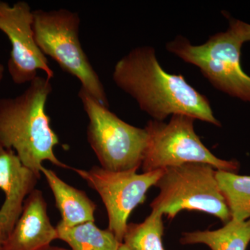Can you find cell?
<instances>
[{"instance_id": "6da1fadb", "label": "cell", "mask_w": 250, "mask_h": 250, "mask_svg": "<svg viewBox=\"0 0 250 250\" xmlns=\"http://www.w3.org/2000/svg\"><path fill=\"white\" fill-rule=\"evenodd\" d=\"M117 86L134 98L143 111L154 121H164L176 114L191 116L216 126L209 101L181 75L166 72L150 46L135 47L115 65Z\"/></svg>"}, {"instance_id": "7a4b0ae2", "label": "cell", "mask_w": 250, "mask_h": 250, "mask_svg": "<svg viewBox=\"0 0 250 250\" xmlns=\"http://www.w3.org/2000/svg\"><path fill=\"white\" fill-rule=\"evenodd\" d=\"M52 92L50 80L38 76L21 95L0 99V143L13 149L22 164L40 178L43 161L71 168L54 153L59 139L45 109Z\"/></svg>"}, {"instance_id": "3957f363", "label": "cell", "mask_w": 250, "mask_h": 250, "mask_svg": "<svg viewBox=\"0 0 250 250\" xmlns=\"http://www.w3.org/2000/svg\"><path fill=\"white\" fill-rule=\"evenodd\" d=\"M250 41V24L233 19L228 30L210 36L202 45H192L178 36L167 42L166 49L198 67L215 88L250 103V77L241 65L242 45Z\"/></svg>"}, {"instance_id": "277c9868", "label": "cell", "mask_w": 250, "mask_h": 250, "mask_svg": "<svg viewBox=\"0 0 250 250\" xmlns=\"http://www.w3.org/2000/svg\"><path fill=\"white\" fill-rule=\"evenodd\" d=\"M33 15L34 39L42 54L78 79L82 89L109 107L103 83L81 45L78 13L66 9H37L33 11Z\"/></svg>"}, {"instance_id": "5b68a950", "label": "cell", "mask_w": 250, "mask_h": 250, "mask_svg": "<svg viewBox=\"0 0 250 250\" xmlns=\"http://www.w3.org/2000/svg\"><path fill=\"white\" fill-rule=\"evenodd\" d=\"M216 170L208 164L187 163L164 169L155 187L159 193L151 203L152 210L172 220L182 210H197L220 219H232L220 191Z\"/></svg>"}, {"instance_id": "8992f818", "label": "cell", "mask_w": 250, "mask_h": 250, "mask_svg": "<svg viewBox=\"0 0 250 250\" xmlns=\"http://www.w3.org/2000/svg\"><path fill=\"white\" fill-rule=\"evenodd\" d=\"M78 96L88 118L87 140L100 167L114 172L137 171L147 145L145 128L125 123L82 88Z\"/></svg>"}, {"instance_id": "52a82bcc", "label": "cell", "mask_w": 250, "mask_h": 250, "mask_svg": "<svg viewBox=\"0 0 250 250\" xmlns=\"http://www.w3.org/2000/svg\"><path fill=\"white\" fill-rule=\"evenodd\" d=\"M195 118L173 115L168 123L151 120L146 125L148 141L143 156V172L164 170L187 163L208 164L215 170L237 173L236 160H224L215 156L202 143L194 129Z\"/></svg>"}, {"instance_id": "ba28073f", "label": "cell", "mask_w": 250, "mask_h": 250, "mask_svg": "<svg viewBox=\"0 0 250 250\" xmlns=\"http://www.w3.org/2000/svg\"><path fill=\"white\" fill-rule=\"evenodd\" d=\"M70 169L101 197L107 211L108 229L121 243L131 212L145 202L147 190L155 187L164 172V169L142 174L136 170L114 172L97 166L89 170Z\"/></svg>"}, {"instance_id": "9c48e42d", "label": "cell", "mask_w": 250, "mask_h": 250, "mask_svg": "<svg viewBox=\"0 0 250 250\" xmlns=\"http://www.w3.org/2000/svg\"><path fill=\"white\" fill-rule=\"evenodd\" d=\"M33 11L26 1L10 5L0 1V31L7 36L11 45L8 71L18 85L30 83L38 77L39 70L45 72L49 80L54 77L47 57L34 39Z\"/></svg>"}, {"instance_id": "30bf717a", "label": "cell", "mask_w": 250, "mask_h": 250, "mask_svg": "<svg viewBox=\"0 0 250 250\" xmlns=\"http://www.w3.org/2000/svg\"><path fill=\"white\" fill-rule=\"evenodd\" d=\"M40 177L22 164L13 149L0 143V189L5 200L0 208V229L5 237L21 216L24 202Z\"/></svg>"}, {"instance_id": "8fae6325", "label": "cell", "mask_w": 250, "mask_h": 250, "mask_svg": "<svg viewBox=\"0 0 250 250\" xmlns=\"http://www.w3.org/2000/svg\"><path fill=\"white\" fill-rule=\"evenodd\" d=\"M56 239L57 228L47 214L45 197L35 189L26 198L21 216L5 238L3 250H42Z\"/></svg>"}, {"instance_id": "7c38bea8", "label": "cell", "mask_w": 250, "mask_h": 250, "mask_svg": "<svg viewBox=\"0 0 250 250\" xmlns=\"http://www.w3.org/2000/svg\"><path fill=\"white\" fill-rule=\"evenodd\" d=\"M41 174L45 176L55 200L62 220L59 223L73 227L87 222H95L97 205L83 190L65 183L50 169L42 166Z\"/></svg>"}, {"instance_id": "4fadbf2b", "label": "cell", "mask_w": 250, "mask_h": 250, "mask_svg": "<svg viewBox=\"0 0 250 250\" xmlns=\"http://www.w3.org/2000/svg\"><path fill=\"white\" fill-rule=\"evenodd\" d=\"M182 245L204 244L211 250H247L250 243V218L245 221L231 219L216 230L184 232Z\"/></svg>"}, {"instance_id": "5bb4252c", "label": "cell", "mask_w": 250, "mask_h": 250, "mask_svg": "<svg viewBox=\"0 0 250 250\" xmlns=\"http://www.w3.org/2000/svg\"><path fill=\"white\" fill-rule=\"evenodd\" d=\"M58 239L65 242L72 250H118L122 244L113 233L101 229L95 222H87L73 227L58 223Z\"/></svg>"}, {"instance_id": "9a60e30c", "label": "cell", "mask_w": 250, "mask_h": 250, "mask_svg": "<svg viewBox=\"0 0 250 250\" xmlns=\"http://www.w3.org/2000/svg\"><path fill=\"white\" fill-rule=\"evenodd\" d=\"M215 177L231 218L239 221L250 219V176L216 170Z\"/></svg>"}, {"instance_id": "2e32d148", "label": "cell", "mask_w": 250, "mask_h": 250, "mask_svg": "<svg viewBox=\"0 0 250 250\" xmlns=\"http://www.w3.org/2000/svg\"><path fill=\"white\" fill-rule=\"evenodd\" d=\"M163 215L152 210L143 223L128 224L123 244L130 250H165L163 245Z\"/></svg>"}, {"instance_id": "e0dca14e", "label": "cell", "mask_w": 250, "mask_h": 250, "mask_svg": "<svg viewBox=\"0 0 250 250\" xmlns=\"http://www.w3.org/2000/svg\"><path fill=\"white\" fill-rule=\"evenodd\" d=\"M5 238H6V237H5L4 233L0 229V250H3Z\"/></svg>"}, {"instance_id": "ac0fdd59", "label": "cell", "mask_w": 250, "mask_h": 250, "mask_svg": "<svg viewBox=\"0 0 250 250\" xmlns=\"http://www.w3.org/2000/svg\"><path fill=\"white\" fill-rule=\"evenodd\" d=\"M4 66L3 65V64H1V62H0V83L2 82L3 78H4Z\"/></svg>"}, {"instance_id": "d6986e66", "label": "cell", "mask_w": 250, "mask_h": 250, "mask_svg": "<svg viewBox=\"0 0 250 250\" xmlns=\"http://www.w3.org/2000/svg\"><path fill=\"white\" fill-rule=\"evenodd\" d=\"M68 250L67 249H65V248H60V247H57V246H49L48 247H47V248H44L43 250Z\"/></svg>"}, {"instance_id": "ffe728a7", "label": "cell", "mask_w": 250, "mask_h": 250, "mask_svg": "<svg viewBox=\"0 0 250 250\" xmlns=\"http://www.w3.org/2000/svg\"><path fill=\"white\" fill-rule=\"evenodd\" d=\"M118 250H130L129 248H127L125 244L122 243L121 246H120L119 249Z\"/></svg>"}]
</instances>
